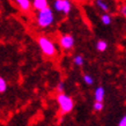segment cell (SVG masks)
<instances>
[{
	"label": "cell",
	"mask_w": 126,
	"mask_h": 126,
	"mask_svg": "<svg viewBox=\"0 0 126 126\" xmlns=\"http://www.w3.org/2000/svg\"><path fill=\"white\" fill-rule=\"evenodd\" d=\"M94 97H95V102H102V103H103V99H104V88L103 87L96 88L95 93H94Z\"/></svg>",
	"instance_id": "obj_8"
},
{
	"label": "cell",
	"mask_w": 126,
	"mask_h": 126,
	"mask_svg": "<svg viewBox=\"0 0 126 126\" xmlns=\"http://www.w3.org/2000/svg\"><path fill=\"white\" fill-rule=\"evenodd\" d=\"M119 12H120V14H122V15L126 16V5L122 6V7H120V9H119Z\"/></svg>",
	"instance_id": "obj_18"
},
{
	"label": "cell",
	"mask_w": 126,
	"mask_h": 126,
	"mask_svg": "<svg viewBox=\"0 0 126 126\" xmlns=\"http://www.w3.org/2000/svg\"><path fill=\"white\" fill-rule=\"evenodd\" d=\"M103 109V103L102 102H95L94 103V110L95 111H101Z\"/></svg>",
	"instance_id": "obj_15"
},
{
	"label": "cell",
	"mask_w": 126,
	"mask_h": 126,
	"mask_svg": "<svg viewBox=\"0 0 126 126\" xmlns=\"http://www.w3.org/2000/svg\"><path fill=\"white\" fill-rule=\"evenodd\" d=\"M83 80H84V82H86L88 86H92V84L94 83V80H93V78L90 77V75H87V74H86V75L83 77Z\"/></svg>",
	"instance_id": "obj_14"
},
{
	"label": "cell",
	"mask_w": 126,
	"mask_h": 126,
	"mask_svg": "<svg viewBox=\"0 0 126 126\" xmlns=\"http://www.w3.org/2000/svg\"><path fill=\"white\" fill-rule=\"evenodd\" d=\"M57 102H58V105H59V109H60L61 113H68L74 108V101L72 99V97L67 96L64 93L57 95Z\"/></svg>",
	"instance_id": "obj_3"
},
{
	"label": "cell",
	"mask_w": 126,
	"mask_h": 126,
	"mask_svg": "<svg viewBox=\"0 0 126 126\" xmlns=\"http://www.w3.org/2000/svg\"><path fill=\"white\" fill-rule=\"evenodd\" d=\"M74 64L77 66H82L83 65V57L82 56H77L74 58Z\"/></svg>",
	"instance_id": "obj_13"
},
{
	"label": "cell",
	"mask_w": 126,
	"mask_h": 126,
	"mask_svg": "<svg viewBox=\"0 0 126 126\" xmlns=\"http://www.w3.org/2000/svg\"><path fill=\"white\" fill-rule=\"evenodd\" d=\"M39 49L42 50V52L45 54L46 57H54L57 53V47L56 44L52 42V39L46 37V36H41L37 39Z\"/></svg>",
	"instance_id": "obj_1"
},
{
	"label": "cell",
	"mask_w": 126,
	"mask_h": 126,
	"mask_svg": "<svg viewBox=\"0 0 126 126\" xmlns=\"http://www.w3.org/2000/svg\"><path fill=\"white\" fill-rule=\"evenodd\" d=\"M6 89H7V83H6V81H5L4 78H0V93H1V94L5 93Z\"/></svg>",
	"instance_id": "obj_12"
},
{
	"label": "cell",
	"mask_w": 126,
	"mask_h": 126,
	"mask_svg": "<svg viewBox=\"0 0 126 126\" xmlns=\"http://www.w3.org/2000/svg\"><path fill=\"white\" fill-rule=\"evenodd\" d=\"M118 126H126V115L124 116V117H123L120 120H119Z\"/></svg>",
	"instance_id": "obj_17"
},
{
	"label": "cell",
	"mask_w": 126,
	"mask_h": 126,
	"mask_svg": "<svg viewBox=\"0 0 126 126\" xmlns=\"http://www.w3.org/2000/svg\"><path fill=\"white\" fill-rule=\"evenodd\" d=\"M32 7L37 12H41L49 7V5H47L46 0H35V1H32Z\"/></svg>",
	"instance_id": "obj_7"
},
{
	"label": "cell",
	"mask_w": 126,
	"mask_h": 126,
	"mask_svg": "<svg viewBox=\"0 0 126 126\" xmlns=\"http://www.w3.org/2000/svg\"><path fill=\"white\" fill-rule=\"evenodd\" d=\"M101 20H102V23L105 24V26H109L111 23V16L108 13H103L102 16H101Z\"/></svg>",
	"instance_id": "obj_10"
},
{
	"label": "cell",
	"mask_w": 126,
	"mask_h": 126,
	"mask_svg": "<svg viewBox=\"0 0 126 126\" xmlns=\"http://www.w3.org/2000/svg\"><path fill=\"white\" fill-rule=\"evenodd\" d=\"M54 21V15L53 12L50 7L43 9V11L38 12L36 15V22L41 28H47L50 27Z\"/></svg>",
	"instance_id": "obj_2"
},
{
	"label": "cell",
	"mask_w": 126,
	"mask_h": 126,
	"mask_svg": "<svg viewBox=\"0 0 126 126\" xmlns=\"http://www.w3.org/2000/svg\"><path fill=\"white\" fill-rule=\"evenodd\" d=\"M53 7L57 12H63L64 14H68L71 12V2L67 0H57L54 1Z\"/></svg>",
	"instance_id": "obj_4"
},
{
	"label": "cell",
	"mask_w": 126,
	"mask_h": 126,
	"mask_svg": "<svg viewBox=\"0 0 126 126\" xmlns=\"http://www.w3.org/2000/svg\"><path fill=\"white\" fill-rule=\"evenodd\" d=\"M59 44H60V46L63 49L71 50L74 46V37L69 34L63 35V36H60V38H59Z\"/></svg>",
	"instance_id": "obj_5"
},
{
	"label": "cell",
	"mask_w": 126,
	"mask_h": 126,
	"mask_svg": "<svg viewBox=\"0 0 126 126\" xmlns=\"http://www.w3.org/2000/svg\"><path fill=\"white\" fill-rule=\"evenodd\" d=\"M15 4L22 12H29L31 8V2L29 0H16Z\"/></svg>",
	"instance_id": "obj_6"
},
{
	"label": "cell",
	"mask_w": 126,
	"mask_h": 126,
	"mask_svg": "<svg viewBox=\"0 0 126 126\" xmlns=\"http://www.w3.org/2000/svg\"><path fill=\"white\" fill-rule=\"evenodd\" d=\"M96 47H97V50L99 52H104L108 47V43L105 41H103V39H99L98 42L96 43Z\"/></svg>",
	"instance_id": "obj_9"
},
{
	"label": "cell",
	"mask_w": 126,
	"mask_h": 126,
	"mask_svg": "<svg viewBox=\"0 0 126 126\" xmlns=\"http://www.w3.org/2000/svg\"><path fill=\"white\" fill-rule=\"evenodd\" d=\"M64 87H65V84H64V82H59V83L57 84V90L59 92V94H61V93H64Z\"/></svg>",
	"instance_id": "obj_16"
},
{
	"label": "cell",
	"mask_w": 126,
	"mask_h": 126,
	"mask_svg": "<svg viewBox=\"0 0 126 126\" xmlns=\"http://www.w3.org/2000/svg\"><path fill=\"white\" fill-rule=\"evenodd\" d=\"M96 5H97V6H98L99 8H101V9H102V11L104 12V13H108V11H109V7H108V5L105 4V2H103V1H96Z\"/></svg>",
	"instance_id": "obj_11"
}]
</instances>
